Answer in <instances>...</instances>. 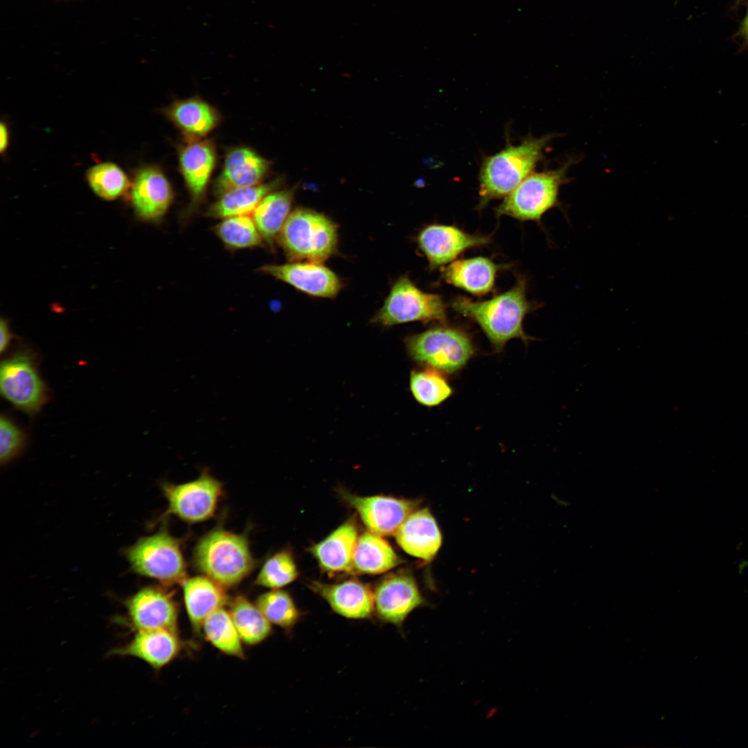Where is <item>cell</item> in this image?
I'll return each instance as SVG.
<instances>
[{
	"mask_svg": "<svg viewBox=\"0 0 748 748\" xmlns=\"http://www.w3.org/2000/svg\"><path fill=\"white\" fill-rule=\"evenodd\" d=\"M559 134L551 133L539 137L528 134L518 144L506 137L505 146L492 154H483L478 174V211L492 201L500 199L511 193L535 168L546 159L545 151Z\"/></svg>",
	"mask_w": 748,
	"mask_h": 748,
	"instance_id": "obj_1",
	"label": "cell"
},
{
	"mask_svg": "<svg viewBox=\"0 0 748 748\" xmlns=\"http://www.w3.org/2000/svg\"><path fill=\"white\" fill-rule=\"evenodd\" d=\"M526 291V279L520 275L511 288L490 299L476 301L458 296L451 306L455 312L475 322L494 349L500 352L513 339H520L524 343L530 339L524 330L523 321L537 305L528 300Z\"/></svg>",
	"mask_w": 748,
	"mask_h": 748,
	"instance_id": "obj_2",
	"label": "cell"
},
{
	"mask_svg": "<svg viewBox=\"0 0 748 748\" xmlns=\"http://www.w3.org/2000/svg\"><path fill=\"white\" fill-rule=\"evenodd\" d=\"M577 161V158L571 157L557 168L533 172L494 208L495 216L540 224L549 211L562 207L560 190L571 181L568 171Z\"/></svg>",
	"mask_w": 748,
	"mask_h": 748,
	"instance_id": "obj_3",
	"label": "cell"
},
{
	"mask_svg": "<svg viewBox=\"0 0 748 748\" xmlns=\"http://www.w3.org/2000/svg\"><path fill=\"white\" fill-rule=\"evenodd\" d=\"M193 561L202 573L224 587L242 581L255 564L247 537L221 528L199 540Z\"/></svg>",
	"mask_w": 748,
	"mask_h": 748,
	"instance_id": "obj_4",
	"label": "cell"
},
{
	"mask_svg": "<svg viewBox=\"0 0 748 748\" xmlns=\"http://www.w3.org/2000/svg\"><path fill=\"white\" fill-rule=\"evenodd\" d=\"M292 261H325L337 252V226L325 215L308 208L291 212L278 235Z\"/></svg>",
	"mask_w": 748,
	"mask_h": 748,
	"instance_id": "obj_5",
	"label": "cell"
},
{
	"mask_svg": "<svg viewBox=\"0 0 748 748\" xmlns=\"http://www.w3.org/2000/svg\"><path fill=\"white\" fill-rule=\"evenodd\" d=\"M405 345L415 362L447 374L461 370L475 352L470 335L446 323L410 335Z\"/></svg>",
	"mask_w": 748,
	"mask_h": 748,
	"instance_id": "obj_6",
	"label": "cell"
},
{
	"mask_svg": "<svg viewBox=\"0 0 748 748\" xmlns=\"http://www.w3.org/2000/svg\"><path fill=\"white\" fill-rule=\"evenodd\" d=\"M1 395L16 409L38 413L49 399V390L38 370L36 355L20 349L6 357L0 366Z\"/></svg>",
	"mask_w": 748,
	"mask_h": 748,
	"instance_id": "obj_7",
	"label": "cell"
},
{
	"mask_svg": "<svg viewBox=\"0 0 748 748\" xmlns=\"http://www.w3.org/2000/svg\"><path fill=\"white\" fill-rule=\"evenodd\" d=\"M446 320L447 305L443 297L423 292L403 276L394 283L371 321L389 327L414 321L446 323Z\"/></svg>",
	"mask_w": 748,
	"mask_h": 748,
	"instance_id": "obj_8",
	"label": "cell"
},
{
	"mask_svg": "<svg viewBox=\"0 0 748 748\" xmlns=\"http://www.w3.org/2000/svg\"><path fill=\"white\" fill-rule=\"evenodd\" d=\"M133 570L167 585L186 579V565L181 542L166 531L139 540L127 549Z\"/></svg>",
	"mask_w": 748,
	"mask_h": 748,
	"instance_id": "obj_9",
	"label": "cell"
},
{
	"mask_svg": "<svg viewBox=\"0 0 748 748\" xmlns=\"http://www.w3.org/2000/svg\"><path fill=\"white\" fill-rule=\"evenodd\" d=\"M168 501L163 516L173 515L189 522H200L211 518L222 495V485L204 470L195 480L181 484L162 485Z\"/></svg>",
	"mask_w": 748,
	"mask_h": 748,
	"instance_id": "obj_10",
	"label": "cell"
},
{
	"mask_svg": "<svg viewBox=\"0 0 748 748\" xmlns=\"http://www.w3.org/2000/svg\"><path fill=\"white\" fill-rule=\"evenodd\" d=\"M374 615L382 623L402 628L409 614L427 605L413 576L404 572L382 578L373 589Z\"/></svg>",
	"mask_w": 748,
	"mask_h": 748,
	"instance_id": "obj_11",
	"label": "cell"
},
{
	"mask_svg": "<svg viewBox=\"0 0 748 748\" xmlns=\"http://www.w3.org/2000/svg\"><path fill=\"white\" fill-rule=\"evenodd\" d=\"M416 242L429 268L435 270L452 262L465 251L491 242L489 235L470 233L454 225L431 224L418 233Z\"/></svg>",
	"mask_w": 748,
	"mask_h": 748,
	"instance_id": "obj_12",
	"label": "cell"
},
{
	"mask_svg": "<svg viewBox=\"0 0 748 748\" xmlns=\"http://www.w3.org/2000/svg\"><path fill=\"white\" fill-rule=\"evenodd\" d=\"M128 619L136 631L164 629L177 632V605L171 592L146 587L126 602Z\"/></svg>",
	"mask_w": 748,
	"mask_h": 748,
	"instance_id": "obj_13",
	"label": "cell"
},
{
	"mask_svg": "<svg viewBox=\"0 0 748 748\" xmlns=\"http://www.w3.org/2000/svg\"><path fill=\"white\" fill-rule=\"evenodd\" d=\"M342 495L368 529L380 535L395 534L419 504L417 500L384 495L362 497L347 492H342Z\"/></svg>",
	"mask_w": 748,
	"mask_h": 748,
	"instance_id": "obj_14",
	"label": "cell"
},
{
	"mask_svg": "<svg viewBox=\"0 0 748 748\" xmlns=\"http://www.w3.org/2000/svg\"><path fill=\"white\" fill-rule=\"evenodd\" d=\"M260 271L313 296L333 298L342 287L338 276L320 262L293 261L267 265Z\"/></svg>",
	"mask_w": 748,
	"mask_h": 748,
	"instance_id": "obj_15",
	"label": "cell"
},
{
	"mask_svg": "<svg viewBox=\"0 0 748 748\" xmlns=\"http://www.w3.org/2000/svg\"><path fill=\"white\" fill-rule=\"evenodd\" d=\"M308 587L346 618L364 620L374 615L373 590L361 581L351 579L332 584L313 581Z\"/></svg>",
	"mask_w": 748,
	"mask_h": 748,
	"instance_id": "obj_16",
	"label": "cell"
},
{
	"mask_svg": "<svg viewBox=\"0 0 748 748\" xmlns=\"http://www.w3.org/2000/svg\"><path fill=\"white\" fill-rule=\"evenodd\" d=\"M394 535L407 553L427 562L434 559L442 544L436 519L427 508L412 512Z\"/></svg>",
	"mask_w": 748,
	"mask_h": 748,
	"instance_id": "obj_17",
	"label": "cell"
},
{
	"mask_svg": "<svg viewBox=\"0 0 748 748\" xmlns=\"http://www.w3.org/2000/svg\"><path fill=\"white\" fill-rule=\"evenodd\" d=\"M180 650L181 642L177 632L159 629L136 631L127 644L111 653L137 658L159 670L171 662Z\"/></svg>",
	"mask_w": 748,
	"mask_h": 748,
	"instance_id": "obj_18",
	"label": "cell"
},
{
	"mask_svg": "<svg viewBox=\"0 0 748 748\" xmlns=\"http://www.w3.org/2000/svg\"><path fill=\"white\" fill-rule=\"evenodd\" d=\"M172 197L170 184L158 168L146 167L136 175L131 190V199L137 215L145 220L162 217Z\"/></svg>",
	"mask_w": 748,
	"mask_h": 748,
	"instance_id": "obj_19",
	"label": "cell"
},
{
	"mask_svg": "<svg viewBox=\"0 0 748 748\" xmlns=\"http://www.w3.org/2000/svg\"><path fill=\"white\" fill-rule=\"evenodd\" d=\"M506 267L487 257L477 256L454 261L443 269L441 278L474 296H483L494 290L497 273Z\"/></svg>",
	"mask_w": 748,
	"mask_h": 748,
	"instance_id": "obj_20",
	"label": "cell"
},
{
	"mask_svg": "<svg viewBox=\"0 0 748 748\" xmlns=\"http://www.w3.org/2000/svg\"><path fill=\"white\" fill-rule=\"evenodd\" d=\"M358 539L354 521L348 520L310 551L321 568L330 574L352 573L353 559Z\"/></svg>",
	"mask_w": 748,
	"mask_h": 748,
	"instance_id": "obj_21",
	"label": "cell"
},
{
	"mask_svg": "<svg viewBox=\"0 0 748 748\" xmlns=\"http://www.w3.org/2000/svg\"><path fill=\"white\" fill-rule=\"evenodd\" d=\"M268 168L267 161L244 148L231 151L215 185L217 193L258 184Z\"/></svg>",
	"mask_w": 748,
	"mask_h": 748,
	"instance_id": "obj_22",
	"label": "cell"
},
{
	"mask_svg": "<svg viewBox=\"0 0 748 748\" xmlns=\"http://www.w3.org/2000/svg\"><path fill=\"white\" fill-rule=\"evenodd\" d=\"M181 585L187 614L195 628L228 600L224 587L207 576L186 578Z\"/></svg>",
	"mask_w": 748,
	"mask_h": 748,
	"instance_id": "obj_23",
	"label": "cell"
},
{
	"mask_svg": "<svg viewBox=\"0 0 748 748\" xmlns=\"http://www.w3.org/2000/svg\"><path fill=\"white\" fill-rule=\"evenodd\" d=\"M402 562V559L380 535L366 532L358 537L351 573H382Z\"/></svg>",
	"mask_w": 748,
	"mask_h": 748,
	"instance_id": "obj_24",
	"label": "cell"
},
{
	"mask_svg": "<svg viewBox=\"0 0 748 748\" xmlns=\"http://www.w3.org/2000/svg\"><path fill=\"white\" fill-rule=\"evenodd\" d=\"M215 161L214 148L207 141L190 144L181 150L180 166L193 202L203 195Z\"/></svg>",
	"mask_w": 748,
	"mask_h": 748,
	"instance_id": "obj_25",
	"label": "cell"
},
{
	"mask_svg": "<svg viewBox=\"0 0 748 748\" xmlns=\"http://www.w3.org/2000/svg\"><path fill=\"white\" fill-rule=\"evenodd\" d=\"M294 190H283L267 194L253 212V219L262 240L273 244L285 224L293 200Z\"/></svg>",
	"mask_w": 748,
	"mask_h": 748,
	"instance_id": "obj_26",
	"label": "cell"
},
{
	"mask_svg": "<svg viewBox=\"0 0 748 748\" xmlns=\"http://www.w3.org/2000/svg\"><path fill=\"white\" fill-rule=\"evenodd\" d=\"M276 184L270 182L229 190L210 207L208 215L216 218L249 215Z\"/></svg>",
	"mask_w": 748,
	"mask_h": 748,
	"instance_id": "obj_27",
	"label": "cell"
},
{
	"mask_svg": "<svg viewBox=\"0 0 748 748\" xmlns=\"http://www.w3.org/2000/svg\"><path fill=\"white\" fill-rule=\"evenodd\" d=\"M168 115L184 134L193 137L204 136L217 123L213 107L195 98L176 102L169 109Z\"/></svg>",
	"mask_w": 748,
	"mask_h": 748,
	"instance_id": "obj_28",
	"label": "cell"
},
{
	"mask_svg": "<svg viewBox=\"0 0 748 748\" xmlns=\"http://www.w3.org/2000/svg\"><path fill=\"white\" fill-rule=\"evenodd\" d=\"M229 613L243 643L256 645L271 633V624L258 606L238 596L230 603Z\"/></svg>",
	"mask_w": 748,
	"mask_h": 748,
	"instance_id": "obj_29",
	"label": "cell"
},
{
	"mask_svg": "<svg viewBox=\"0 0 748 748\" xmlns=\"http://www.w3.org/2000/svg\"><path fill=\"white\" fill-rule=\"evenodd\" d=\"M201 628L205 638L217 650L232 657L243 659L242 641L229 611L221 607L211 614Z\"/></svg>",
	"mask_w": 748,
	"mask_h": 748,
	"instance_id": "obj_30",
	"label": "cell"
},
{
	"mask_svg": "<svg viewBox=\"0 0 748 748\" xmlns=\"http://www.w3.org/2000/svg\"><path fill=\"white\" fill-rule=\"evenodd\" d=\"M442 373L430 367L411 373L410 391L418 403L432 407L440 404L452 395V388Z\"/></svg>",
	"mask_w": 748,
	"mask_h": 748,
	"instance_id": "obj_31",
	"label": "cell"
},
{
	"mask_svg": "<svg viewBox=\"0 0 748 748\" xmlns=\"http://www.w3.org/2000/svg\"><path fill=\"white\" fill-rule=\"evenodd\" d=\"M256 605L271 625L289 632L303 616L290 594L279 589L261 594L257 598Z\"/></svg>",
	"mask_w": 748,
	"mask_h": 748,
	"instance_id": "obj_32",
	"label": "cell"
},
{
	"mask_svg": "<svg viewBox=\"0 0 748 748\" xmlns=\"http://www.w3.org/2000/svg\"><path fill=\"white\" fill-rule=\"evenodd\" d=\"M87 178L94 193L105 199H114L130 186L125 172L116 164L104 162L89 169Z\"/></svg>",
	"mask_w": 748,
	"mask_h": 748,
	"instance_id": "obj_33",
	"label": "cell"
},
{
	"mask_svg": "<svg viewBox=\"0 0 748 748\" xmlns=\"http://www.w3.org/2000/svg\"><path fill=\"white\" fill-rule=\"evenodd\" d=\"M216 233L222 241L232 249L255 247L262 240L253 217L249 215L224 218L217 225Z\"/></svg>",
	"mask_w": 748,
	"mask_h": 748,
	"instance_id": "obj_34",
	"label": "cell"
},
{
	"mask_svg": "<svg viewBox=\"0 0 748 748\" xmlns=\"http://www.w3.org/2000/svg\"><path fill=\"white\" fill-rule=\"evenodd\" d=\"M299 572L292 554L282 550L267 560L256 580V584L271 589H280L294 581Z\"/></svg>",
	"mask_w": 748,
	"mask_h": 748,
	"instance_id": "obj_35",
	"label": "cell"
},
{
	"mask_svg": "<svg viewBox=\"0 0 748 748\" xmlns=\"http://www.w3.org/2000/svg\"><path fill=\"white\" fill-rule=\"evenodd\" d=\"M26 433L6 415L0 418V461L4 464L17 456L24 448Z\"/></svg>",
	"mask_w": 748,
	"mask_h": 748,
	"instance_id": "obj_36",
	"label": "cell"
},
{
	"mask_svg": "<svg viewBox=\"0 0 748 748\" xmlns=\"http://www.w3.org/2000/svg\"><path fill=\"white\" fill-rule=\"evenodd\" d=\"M12 338L8 323L6 319H1L0 322V352L3 354L10 345Z\"/></svg>",
	"mask_w": 748,
	"mask_h": 748,
	"instance_id": "obj_37",
	"label": "cell"
},
{
	"mask_svg": "<svg viewBox=\"0 0 748 748\" xmlns=\"http://www.w3.org/2000/svg\"><path fill=\"white\" fill-rule=\"evenodd\" d=\"M736 36L741 39L745 44H748V6L746 14L740 23Z\"/></svg>",
	"mask_w": 748,
	"mask_h": 748,
	"instance_id": "obj_38",
	"label": "cell"
},
{
	"mask_svg": "<svg viewBox=\"0 0 748 748\" xmlns=\"http://www.w3.org/2000/svg\"><path fill=\"white\" fill-rule=\"evenodd\" d=\"M8 130L7 126L3 123H1L0 126V150L3 152L6 150L8 145Z\"/></svg>",
	"mask_w": 748,
	"mask_h": 748,
	"instance_id": "obj_39",
	"label": "cell"
},
{
	"mask_svg": "<svg viewBox=\"0 0 748 748\" xmlns=\"http://www.w3.org/2000/svg\"><path fill=\"white\" fill-rule=\"evenodd\" d=\"M737 1H740L741 0H737Z\"/></svg>",
	"mask_w": 748,
	"mask_h": 748,
	"instance_id": "obj_40",
	"label": "cell"
},
{
	"mask_svg": "<svg viewBox=\"0 0 748 748\" xmlns=\"http://www.w3.org/2000/svg\"><path fill=\"white\" fill-rule=\"evenodd\" d=\"M61 1H66V0H61Z\"/></svg>",
	"mask_w": 748,
	"mask_h": 748,
	"instance_id": "obj_41",
	"label": "cell"
}]
</instances>
